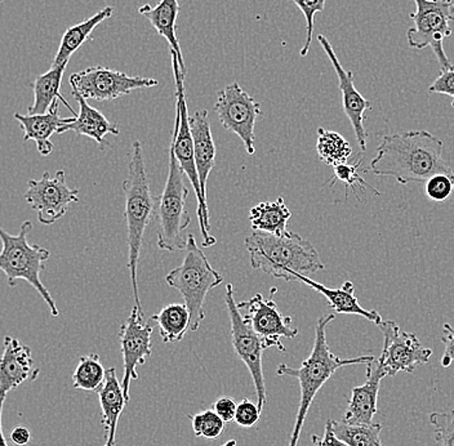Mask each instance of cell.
Returning <instances> with one entry per match:
<instances>
[{"instance_id": "cell-1", "label": "cell", "mask_w": 454, "mask_h": 446, "mask_svg": "<svg viewBox=\"0 0 454 446\" xmlns=\"http://www.w3.org/2000/svg\"><path fill=\"white\" fill-rule=\"evenodd\" d=\"M444 142L427 130H410L383 136L372 160L371 172L380 177H393L399 184H426L436 175L452 178L454 172L442 158Z\"/></svg>"}, {"instance_id": "cell-2", "label": "cell", "mask_w": 454, "mask_h": 446, "mask_svg": "<svg viewBox=\"0 0 454 446\" xmlns=\"http://www.w3.org/2000/svg\"><path fill=\"white\" fill-rule=\"evenodd\" d=\"M336 319L334 314L322 315L315 326L314 348L308 359L303 360L298 368H291L286 364H280L278 366V376L296 378L300 383V405L296 422H294V431H292L291 439L288 446H297L301 433L303 430V425L308 419L309 411L317 392L322 390L323 386L331 379V377L340 368L350 365H360V364H368L373 362L374 356H357L351 359H342L336 356L329 348L328 340H326V326Z\"/></svg>"}, {"instance_id": "cell-3", "label": "cell", "mask_w": 454, "mask_h": 446, "mask_svg": "<svg viewBox=\"0 0 454 446\" xmlns=\"http://www.w3.org/2000/svg\"><path fill=\"white\" fill-rule=\"evenodd\" d=\"M121 189L126 199L124 218H126L127 226L128 269L132 280L135 306L144 317L140 293H138V262H140L141 249L144 246L145 232L158 209V198L153 195L150 190L144 150L140 141L133 142L132 153L128 163V177L121 184Z\"/></svg>"}, {"instance_id": "cell-4", "label": "cell", "mask_w": 454, "mask_h": 446, "mask_svg": "<svg viewBox=\"0 0 454 446\" xmlns=\"http://www.w3.org/2000/svg\"><path fill=\"white\" fill-rule=\"evenodd\" d=\"M251 258V266L270 277L294 281V275H309L325 269L319 253L296 232L282 235L254 231L244 241Z\"/></svg>"}, {"instance_id": "cell-5", "label": "cell", "mask_w": 454, "mask_h": 446, "mask_svg": "<svg viewBox=\"0 0 454 446\" xmlns=\"http://www.w3.org/2000/svg\"><path fill=\"white\" fill-rule=\"evenodd\" d=\"M33 230L31 221H25L20 227L17 235L10 234L0 227V271L7 278L8 286L14 288L20 280L27 281L33 286L47 303L52 317H59L55 300L44 284L42 283V274L45 271V263L50 260L51 253L36 244L28 243L27 237Z\"/></svg>"}, {"instance_id": "cell-6", "label": "cell", "mask_w": 454, "mask_h": 446, "mask_svg": "<svg viewBox=\"0 0 454 446\" xmlns=\"http://www.w3.org/2000/svg\"><path fill=\"white\" fill-rule=\"evenodd\" d=\"M183 263L166 277L170 288L180 292L190 312V331H198L206 317L204 305L209 292L223 283V277L213 269L192 235L187 237Z\"/></svg>"}, {"instance_id": "cell-7", "label": "cell", "mask_w": 454, "mask_h": 446, "mask_svg": "<svg viewBox=\"0 0 454 446\" xmlns=\"http://www.w3.org/2000/svg\"><path fill=\"white\" fill-rule=\"evenodd\" d=\"M183 169L178 166L172 145L169 147L168 177L163 194L158 196V246L161 251L181 252L186 249L184 230L192 217L186 209L189 190L184 186Z\"/></svg>"}, {"instance_id": "cell-8", "label": "cell", "mask_w": 454, "mask_h": 446, "mask_svg": "<svg viewBox=\"0 0 454 446\" xmlns=\"http://www.w3.org/2000/svg\"><path fill=\"white\" fill-rule=\"evenodd\" d=\"M173 74H175L176 82V121L175 129L172 133L173 152L177 159L178 166L181 167L184 175L187 176L192 187H194L195 196L198 200V220L200 227L201 237H203V246L209 248L217 243L215 238L209 234L211 223H209V210L206 201L201 195L200 182H199L197 166L194 159V140H192V128H190V115L187 110L186 95H184V74L180 69L177 59L172 56Z\"/></svg>"}, {"instance_id": "cell-9", "label": "cell", "mask_w": 454, "mask_h": 446, "mask_svg": "<svg viewBox=\"0 0 454 446\" xmlns=\"http://www.w3.org/2000/svg\"><path fill=\"white\" fill-rule=\"evenodd\" d=\"M225 302L227 314H229L230 328H231L232 348L241 362L246 364L251 373L252 380L257 395L258 408L262 411L268 404V394H266L265 377H263L262 354L268 349L265 340L251 328L243 315L238 303L235 302L234 286L227 284Z\"/></svg>"}, {"instance_id": "cell-10", "label": "cell", "mask_w": 454, "mask_h": 446, "mask_svg": "<svg viewBox=\"0 0 454 446\" xmlns=\"http://www.w3.org/2000/svg\"><path fill=\"white\" fill-rule=\"evenodd\" d=\"M416 12L411 13L413 27L408 30L407 41L414 50L430 47L442 69L453 67L445 53L442 43L452 35L450 16L442 0H413Z\"/></svg>"}, {"instance_id": "cell-11", "label": "cell", "mask_w": 454, "mask_h": 446, "mask_svg": "<svg viewBox=\"0 0 454 446\" xmlns=\"http://www.w3.org/2000/svg\"><path fill=\"white\" fill-rule=\"evenodd\" d=\"M71 90L85 99L115 101L141 88L156 87L159 82L152 78L129 76L121 71L104 67H88L70 76Z\"/></svg>"}, {"instance_id": "cell-12", "label": "cell", "mask_w": 454, "mask_h": 446, "mask_svg": "<svg viewBox=\"0 0 454 446\" xmlns=\"http://www.w3.org/2000/svg\"><path fill=\"white\" fill-rule=\"evenodd\" d=\"M215 110L220 123L240 138L249 155H254V128L258 116L262 113L261 105L234 82L220 90Z\"/></svg>"}, {"instance_id": "cell-13", "label": "cell", "mask_w": 454, "mask_h": 446, "mask_svg": "<svg viewBox=\"0 0 454 446\" xmlns=\"http://www.w3.org/2000/svg\"><path fill=\"white\" fill-rule=\"evenodd\" d=\"M379 328L383 334V348L377 363L387 377H395L400 372L413 373L417 366L430 362L433 349L425 348L416 334L403 332L393 320H383Z\"/></svg>"}, {"instance_id": "cell-14", "label": "cell", "mask_w": 454, "mask_h": 446, "mask_svg": "<svg viewBox=\"0 0 454 446\" xmlns=\"http://www.w3.org/2000/svg\"><path fill=\"white\" fill-rule=\"evenodd\" d=\"M24 198L35 210L39 223L50 226L67 215L71 204L78 203L79 190L71 189L65 170L59 169L55 177L44 172L39 180H28Z\"/></svg>"}, {"instance_id": "cell-15", "label": "cell", "mask_w": 454, "mask_h": 446, "mask_svg": "<svg viewBox=\"0 0 454 446\" xmlns=\"http://www.w3.org/2000/svg\"><path fill=\"white\" fill-rule=\"evenodd\" d=\"M239 309H246L244 317L255 333L260 335L269 348H275L286 352L280 338L294 340L300 331L294 325V319L286 317L278 309L277 302L270 297L266 300L262 294L254 295L251 300L238 303Z\"/></svg>"}, {"instance_id": "cell-16", "label": "cell", "mask_w": 454, "mask_h": 446, "mask_svg": "<svg viewBox=\"0 0 454 446\" xmlns=\"http://www.w3.org/2000/svg\"><path fill=\"white\" fill-rule=\"evenodd\" d=\"M153 331H154V326L152 325V319L144 324V317L136 306L133 307L126 323L121 326L119 342H121L124 363L121 386H123L127 403L130 399V380L140 378L137 373L138 366L144 365L146 360L152 356Z\"/></svg>"}, {"instance_id": "cell-17", "label": "cell", "mask_w": 454, "mask_h": 446, "mask_svg": "<svg viewBox=\"0 0 454 446\" xmlns=\"http://www.w3.org/2000/svg\"><path fill=\"white\" fill-rule=\"evenodd\" d=\"M320 45L328 56L329 61L333 65L334 71L339 76L340 90L342 95V107L351 126L354 128L355 137L359 145L360 152H367L368 132L365 130V112L372 109V104L367 98H363L362 93L356 90L354 83L353 71L343 69L339 57L334 52L333 47L325 35L317 36Z\"/></svg>"}, {"instance_id": "cell-18", "label": "cell", "mask_w": 454, "mask_h": 446, "mask_svg": "<svg viewBox=\"0 0 454 446\" xmlns=\"http://www.w3.org/2000/svg\"><path fill=\"white\" fill-rule=\"evenodd\" d=\"M3 345L4 349L0 355V392L8 394L22 383L35 380L41 371L35 368L31 348L17 338L7 335Z\"/></svg>"}, {"instance_id": "cell-19", "label": "cell", "mask_w": 454, "mask_h": 446, "mask_svg": "<svg viewBox=\"0 0 454 446\" xmlns=\"http://www.w3.org/2000/svg\"><path fill=\"white\" fill-rule=\"evenodd\" d=\"M365 368H367V380L362 386L353 387L348 409L343 416L342 420L350 425L373 423L377 413L380 386L383 378L387 377V373L379 365L376 359L365 364Z\"/></svg>"}, {"instance_id": "cell-20", "label": "cell", "mask_w": 454, "mask_h": 446, "mask_svg": "<svg viewBox=\"0 0 454 446\" xmlns=\"http://www.w3.org/2000/svg\"><path fill=\"white\" fill-rule=\"evenodd\" d=\"M74 98L76 99L79 105L78 115L69 118L65 126L59 129V135L67 132H74L78 136H85V137L92 138L93 141L98 142L101 150L106 149L110 146L109 142L105 140L107 135L119 136V130L116 124L112 123L106 116L101 112H98L95 107L88 104L87 99L82 98L75 90H71Z\"/></svg>"}, {"instance_id": "cell-21", "label": "cell", "mask_w": 454, "mask_h": 446, "mask_svg": "<svg viewBox=\"0 0 454 446\" xmlns=\"http://www.w3.org/2000/svg\"><path fill=\"white\" fill-rule=\"evenodd\" d=\"M13 116L24 132V141L35 142L36 149L42 156H48L53 153L55 145L51 142V137L55 133H59V128L69 121V118L64 119L59 116V101L51 106L50 112L47 113L22 115V113H16Z\"/></svg>"}, {"instance_id": "cell-22", "label": "cell", "mask_w": 454, "mask_h": 446, "mask_svg": "<svg viewBox=\"0 0 454 446\" xmlns=\"http://www.w3.org/2000/svg\"><path fill=\"white\" fill-rule=\"evenodd\" d=\"M192 140H194V159L199 182H200L201 195L207 203V181L215 166V145L213 141L211 121L207 110H198L190 118Z\"/></svg>"}, {"instance_id": "cell-23", "label": "cell", "mask_w": 454, "mask_h": 446, "mask_svg": "<svg viewBox=\"0 0 454 446\" xmlns=\"http://www.w3.org/2000/svg\"><path fill=\"white\" fill-rule=\"evenodd\" d=\"M294 281H301V283L310 286L314 291L325 295L329 306L336 314L356 315V317H362L372 321L377 326L383 321L379 311L365 309L364 307L360 305L359 300L355 295V286L351 281H345L343 286L337 289L328 288V286H323V284L317 283V281L312 280L310 277H305V275H294Z\"/></svg>"}, {"instance_id": "cell-24", "label": "cell", "mask_w": 454, "mask_h": 446, "mask_svg": "<svg viewBox=\"0 0 454 446\" xmlns=\"http://www.w3.org/2000/svg\"><path fill=\"white\" fill-rule=\"evenodd\" d=\"M105 430L104 446H115L119 419L128 404L123 386L116 377V368L106 369V377L98 391Z\"/></svg>"}, {"instance_id": "cell-25", "label": "cell", "mask_w": 454, "mask_h": 446, "mask_svg": "<svg viewBox=\"0 0 454 446\" xmlns=\"http://www.w3.org/2000/svg\"><path fill=\"white\" fill-rule=\"evenodd\" d=\"M180 10L178 0H160L154 7L150 4L142 5L138 13L149 20L150 24L158 31L159 35L163 36L168 42L170 56H175L177 59L181 71L186 75L183 50H181L177 34H176Z\"/></svg>"}, {"instance_id": "cell-26", "label": "cell", "mask_w": 454, "mask_h": 446, "mask_svg": "<svg viewBox=\"0 0 454 446\" xmlns=\"http://www.w3.org/2000/svg\"><path fill=\"white\" fill-rule=\"evenodd\" d=\"M67 67V64L52 65L47 73L42 74V75L34 79V102L27 109L30 115L47 113L56 101H61L70 110L73 116L78 115V113L73 110L69 102L61 95L62 79H64Z\"/></svg>"}, {"instance_id": "cell-27", "label": "cell", "mask_w": 454, "mask_h": 446, "mask_svg": "<svg viewBox=\"0 0 454 446\" xmlns=\"http://www.w3.org/2000/svg\"><path fill=\"white\" fill-rule=\"evenodd\" d=\"M113 14L114 8L107 5L104 10L93 14L92 17L81 22V24L74 25V27L67 28L64 35H62L61 43H59V51H57L52 65L69 64L71 56L90 38L93 30L101 22H104L105 20L110 19Z\"/></svg>"}, {"instance_id": "cell-28", "label": "cell", "mask_w": 454, "mask_h": 446, "mask_svg": "<svg viewBox=\"0 0 454 446\" xmlns=\"http://www.w3.org/2000/svg\"><path fill=\"white\" fill-rule=\"evenodd\" d=\"M292 213L286 207L283 198L275 201H265L254 207L249 212L254 231L269 232V234L282 235L286 230Z\"/></svg>"}, {"instance_id": "cell-29", "label": "cell", "mask_w": 454, "mask_h": 446, "mask_svg": "<svg viewBox=\"0 0 454 446\" xmlns=\"http://www.w3.org/2000/svg\"><path fill=\"white\" fill-rule=\"evenodd\" d=\"M152 321L159 326V333L164 343L180 342L190 331V312L183 303H172L160 312L153 315Z\"/></svg>"}, {"instance_id": "cell-30", "label": "cell", "mask_w": 454, "mask_h": 446, "mask_svg": "<svg viewBox=\"0 0 454 446\" xmlns=\"http://www.w3.org/2000/svg\"><path fill=\"white\" fill-rule=\"evenodd\" d=\"M317 153L320 160L326 166L336 167L348 163V159L353 155V146L340 133L319 128L317 129Z\"/></svg>"}, {"instance_id": "cell-31", "label": "cell", "mask_w": 454, "mask_h": 446, "mask_svg": "<svg viewBox=\"0 0 454 446\" xmlns=\"http://www.w3.org/2000/svg\"><path fill=\"white\" fill-rule=\"evenodd\" d=\"M333 433L348 446H385L381 442V423L350 425L345 420L332 419Z\"/></svg>"}, {"instance_id": "cell-32", "label": "cell", "mask_w": 454, "mask_h": 446, "mask_svg": "<svg viewBox=\"0 0 454 446\" xmlns=\"http://www.w3.org/2000/svg\"><path fill=\"white\" fill-rule=\"evenodd\" d=\"M106 377V369L98 354L82 356L73 374L74 388L83 391H98Z\"/></svg>"}, {"instance_id": "cell-33", "label": "cell", "mask_w": 454, "mask_h": 446, "mask_svg": "<svg viewBox=\"0 0 454 446\" xmlns=\"http://www.w3.org/2000/svg\"><path fill=\"white\" fill-rule=\"evenodd\" d=\"M363 164L362 153L357 156L356 161L354 164H340V166L333 167V177L331 178V186H333L336 182H340L345 186V194L346 199H348V192H353L355 198L360 201V196L357 194L356 186H359L362 189V192H364L365 189L371 190L373 192L374 195L381 196V192L376 189V187L372 186V184H367L359 175L360 167Z\"/></svg>"}, {"instance_id": "cell-34", "label": "cell", "mask_w": 454, "mask_h": 446, "mask_svg": "<svg viewBox=\"0 0 454 446\" xmlns=\"http://www.w3.org/2000/svg\"><path fill=\"white\" fill-rule=\"evenodd\" d=\"M189 419H192V433L197 437L215 440L225 433V420L221 419L213 409L200 411L195 416H189Z\"/></svg>"}, {"instance_id": "cell-35", "label": "cell", "mask_w": 454, "mask_h": 446, "mask_svg": "<svg viewBox=\"0 0 454 446\" xmlns=\"http://www.w3.org/2000/svg\"><path fill=\"white\" fill-rule=\"evenodd\" d=\"M440 446H454V409L450 411H434L428 417Z\"/></svg>"}, {"instance_id": "cell-36", "label": "cell", "mask_w": 454, "mask_h": 446, "mask_svg": "<svg viewBox=\"0 0 454 446\" xmlns=\"http://www.w3.org/2000/svg\"><path fill=\"white\" fill-rule=\"evenodd\" d=\"M294 4L300 8L306 19V28H308V35L306 42L301 50V57H306L310 51L312 35H314V20L317 13L323 12L325 8V0H294Z\"/></svg>"}, {"instance_id": "cell-37", "label": "cell", "mask_w": 454, "mask_h": 446, "mask_svg": "<svg viewBox=\"0 0 454 446\" xmlns=\"http://www.w3.org/2000/svg\"><path fill=\"white\" fill-rule=\"evenodd\" d=\"M454 182L452 178L445 175H436L426 182V195L436 203H442L448 200L452 195Z\"/></svg>"}, {"instance_id": "cell-38", "label": "cell", "mask_w": 454, "mask_h": 446, "mask_svg": "<svg viewBox=\"0 0 454 446\" xmlns=\"http://www.w3.org/2000/svg\"><path fill=\"white\" fill-rule=\"evenodd\" d=\"M261 409L258 408L257 403L251 402L248 399H243L237 405L235 411L234 422L238 426L244 428H252L260 422Z\"/></svg>"}, {"instance_id": "cell-39", "label": "cell", "mask_w": 454, "mask_h": 446, "mask_svg": "<svg viewBox=\"0 0 454 446\" xmlns=\"http://www.w3.org/2000/svg\"><path fill=\"white\" fill-rule=\"evenodd\" d=\"M428 92L450 96L452 98V107L454 109V67H450V69H442L438 78L428 88Z\"/></svg>"}, {"instance_id": "cell-40", "label": "cell", "mask_w": 454, "mask_h": 446, "mask_svg": "<svg viewBox=\"0 0 454 446\" xmlns=\"http://www.w3.org/2000/svg\"><path fill=\"white\" fill-rule=\"evenodd\" d=\"M442 329H444V335H442V343L444 345V352L440 359V365L442 368H450L454 363V328L450 324L445 323Z\"/></svg>"}, {"instance_id": "cell-41", "label": "cell", "mask_w": 454, "mask_h": 446, "mask_svg": "<svg viewBox=\"0 0 454 446\" xmlns=\"http://www.w3.org/2000/svg\"><path fill=\"white\" fill-rule=\"evenodd\" d=\"M237 405V403H235L234 399H231V397L223 396L215 403L212 409L218 414L221 419L229 423L234 420Z\"/></svg>"}, {"instance_id": "cell-42", "label": "cell", "mask_w": 454, "mask_h": 446, "mask_svg": "<svg viewBox=\"0 0 454 446\" xmlns=\"http://www.w3.org/2000/svg\"><path fill=\"white\" fill-rule=\"evenodd\" d=\"M312 445L314 446H348L342 440H340L333 433V427H332V419L326 420L325 434L323 436H317V434H312L311 436Z\"/></svg>"}, {"instance_id": "cell-43", "label": "cell", "mask_w": 454, "mask_h": 446, "mask_svg": "<svg viewBox=\"0 0 454 446\" xmlns=\"http://www.w3.org/2000/svg\"><path fill=\"white\" fill-rule=\"evenodd\" d=\"M30 430L25 427V426H17V427L13 428L12 433H11V442H12L13 444L25 446L30 442Z\"/></svg>"}, {"instance_id": "cell-44", "label": "cell", "mask_w": 454, "mask_h": 446, "mask_svg": "<svg viewBox=\"0 0 454 446\" xmlns=\"http://www.w3.org/2000/svg\"><path fill=\"white\" fill-rule=\"evenodd\" d=\"M5 397H7V394H3L0 392V446H8L7 440H5L4 433H3L2 427V411L3 405H4Z\"/></svg>"}, {"instance_id": "cell-45", "label": "cell", "mask_w": 454, "mask_h": 446, "mask_svg": "<svg viewBox=\"0 0 454 446\" xmlns=\"http://www.w3.org/2000/svg\"><path fill=\"white\" fill-rule=\"evenodd\" d=\"M447 4L448 11H450V20L454 22V0H442Z\"/></svg>"}, {"instance_id": "cell-46", "label": "cell", "mask_w": 454, "mask_h": 446, "mask_svg": "<svg viewBox=\"0 0 454 446\" xmlns=\"http://www.w3.org/2000/svg\"><path fill=\"white\" fill-rule=\"evenodd\" d=\"M220 446H237V442H235V440H230V442H227L225 444Z\"/></svg>"}]
</instances>
